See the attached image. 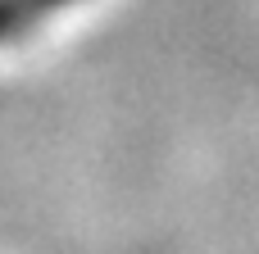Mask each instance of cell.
Segmentation results:
<instances>
[{"mask_svg": "<svg viewBox=\"0 0 259 254\" xmlns=\"http://www.w3.org/2000/svg\"><path fill=\"white\" fill-rule=\"evenodd\" d=\"M36 5H59V0H36Z\"/></svg>", "mask_w": 259, "mask_h": 254, "instance_id": "1", "label": "cell"}]
</instances>
